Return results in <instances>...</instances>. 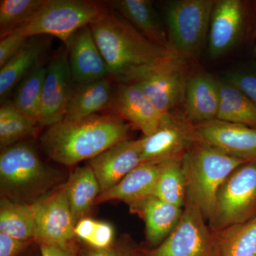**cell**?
<instances>
[{
  "label": "cell",
  "mask_w": 256,
  "mask_h": 256,
  "mask_svg": "<svg viewBox=\"0 0 256 256\" xmlns=\"http://www.w3.org/2000/svg\"><path fill=\"white\" fill-rule=\"evenodd\" d=\"M166 162L142 163L114 188L100 194L96 204L120 201L138 210L143 202L154 196L156 184Z\"/></svg>",
  "instance_id": "cell-17"
},
{
  "label": "cell",
  "mask_w": 256,
  "mask_h": 256,
  "mask_svg": "<svg viewBox=\"0 0 256 256\" xmlns=\"http://www.w3.org/2000/svg\"><path fill=\"white\" fill-rule=\"evenodd\" d=\"M37 124L34 120L20 112L14 104H3L0 108L1 148L5 149L14 146L24 138L33 136Z\"/></svg>",
  "instance_id": "cell-31"
},
{
  "label": "cell",
  "mask_w": 256,
  "mask_h": 256,
  "mask_svg": "<svg viewBox=\"0 0 256 256\" xmlns=\"http://www.w3.org/2000/svg\"></svg>",
  "instance_id": "cell-39"
},
{
  "label": "cell",
  "mask_w": 256,
  "mask_h": 256,
  "mask_svg": "<svg viewBox=\"0 0 256 256\" xmlns=\"http://www.w3.org/2000/svg\"><path fill=\"white\" fill-rule=\"evenodd\" d=\"M130 124L117 114H95L78 120H62L48 127L41 138L50 159L65 166L92 160L128 140Z\"/></svg>",
  "instance_id": "cell-2"
},
{
  "label": "cell",
  "mask_w": 256,
  "mask_h": 256,
  "mask_svg": "<svg viewBox=\"0 0 256 256\" xmlns=\"http://www.w3.org/2000/svg\"><path fill=\"white\" fill-rule=\"evenodd\" d=\"M185 117L193 124L216 119L220 106L218 82L208 74L188 79L184 96Z\"/></svg>",
  "instance_id": "cell-19"
},
{
  "label": "cell",
  "mask_w": 256,
  "mask_h": 256,
  "mask_svg": "<svg viewBox=\"0 0 256 256\" xmlns=\"http://www.w3.org/2000/svg\"><path fill=\"white\" fill-rule=\"evenodd\" d=\"M46 74L47 67L40 65L25 77L16 87L13 102L20 112L38 124Z\"/></svg>",
  "instance_id": "cell-28"
},
{
  "label": "cell",
  "mask_w": 256,
  "mask_h": 256,
  "mask_svg": "<svg viewBox=\"0 0 256 256\" xmlns=\"http://www.w3.org/2000/svg\"><path fill=\"white\" fill-rule=\"evenodd\" d=\"M112 9L156 44L172 50L169 37L150 0H118L110 2Z\"/></svg>",
  "instance_id": "cell-21"
},
{
  "label": "cell",
  "mask_w": 256,
  "mask_h": 256,
  "mask_svg": "<svg viewBox=\"0 0 256 256\" xmlns=\"http://www.w3.org/2000/svg\"><path fill=\"white\" fill-rule=\"evenodd\" d=\"M220 92L217 120L256 128V106L238 88L226 80H217Z\"/></svg>",
  "instance_id": "cell-24"
},
{
  "label": "cell",
  "mask_w": 256,
  "mask_h": 256,
  "mask_svg": "<svg viewBox=\"0 0 256 256\" xmlns=\"http://www.w3.org/2000/svg\"><path fill=\"white\" fill-rule=\"evenodd\" d=\"M256 215V160H254L239 166L220 186L210 227L217 233Z\"/></svg>",
  "instance_id": "cell-6"
},
{
  "label": "cell",
  "mask_w": 256,
  "mask_h": 256,
  "mask_svg": "<svg viewBox=\"0 0 256 256\" xmlns=\"http://www.w3.org/2000/svg\"><path fill=\"white\" fill-rule=\"evenodd\" d=\"M193 134L195 143L246 162L256 160V128L215 119L194 124Z\"/></svg>",
  "instance_id": "cell-12"
},
{
  "label": "cell",
  "mask_w": 256,
  "mask_h": 256,
  "mask_svg": "<svg viewBox=\"0 0 256 256\" xmlns=\"http://www.w3.org/2000/svg\"><path fill=\"white\" fill-rule=\"evenodd\" d=\"M110 108L131 126L142 131L144 137L158 130L163 118L142 90L132 82L119 84Z\"/></svg>",
  "instance_id": "cell-16"
},
{
  "label": "cell",
  "mask_w": 256,
  "mask_h": 256,
  "mask_svg": "<svg viewBox=\"0 0 256 256\" xmlns=\"http://www.w3.org/2000/svg\"><path fill=\"white\" fill-rule=\"evenodd\" d=\"M142 212L146 236L152 246H160L174 230L182 216L183 208L150 197L138 208Z\"/></svg>",
  "instance_id": "cell-23"
},
{
  "label": "cell",
  "mask_w": 256,
  "mask_h": 256,
  "mask_svg": "<svg viewBox=\"0 0 256 256\" xmlns=\"http://www.w3.org/2000/svg\"><path fill=\"white\" fill-rule=\"evenodd\" d=\"M248 162L212 146L195 143L183 160L188 190L206 220L213 214L220 186L236 170Z\"/></svg>",
  "instance_id": "cell-3"
},
{
  "label": "cell",
  "mask_w": 256,
  "mask_h": 256,
  "mask_svg": "<svg viewBox=\"0 0 256 256\" xmlns=\"http://www.w3.org/2000/svg\"><path fill=\"white\" fill-rule=\"evenodd\" d=\"M186 194L188 184L183 168V160L166 162L156 184L154 197L182 208Z\"/></svg>",
  "instance_id": "cell-30"
},
{
  "label": "cell",
  "mask_w": 256,
  "mask_h": 256,
  "mask_svg": "<svg viewBox=\"0 0 256 256\" xmlns=\"http://www.w3.org/2000/svg\"><path fill=\"white\" fill-rule=\"evenodd\" d=\"M226 80L238 88L256 106V73L236 70L227 74Z\"/></svg>",
  "instance_id": "cell-33"
},
{
  "label": "cell",
  "mask_w": 256,
  "mask_h": 256,
  "mask_svg": "<svg viewBox=\"0 0 256 256\" xmlns=\"http://www.w3.org/2000/svg\"><path fill=\"white\" fill-rule=\"evenodd\" d=\"M28 37L24 36L20 32L1 38L0 42V68L4 67L10 60L18 54L20 50L26 44Z\"/></svg>",
  "instance_id": "cell-32"
},
{
  "label": "cell",
  "mask_w": 256,
  "mask_h": 256,
  "mask_svg": "<svg viewBox=\"0 0 256 256\" xmlns=\"http://www.w3.org/2000/svg\"><path fill=\"white\" fill-rule=\"evenodd\" d=\"M31 242L18 240L0 232V256H18Z\"/></svg>",
  "instance_id": "cell-35"
},
{
  "label": "cell",
  "mask_w": 256,
  "mask_h": 256,
  "mask_svg": "<svg viewBox=\"0 0 256 256\" xmlns=\"http://www.w3.org/2000/svg\"><path fill=\"white\" fill-rule=\"evenodd\" d=\"M244 3L239 0L216 2L210 28V54L220 57L235 46L245 24Z\"/></svg>",
  "instance_id": "cell-18"
},
{
  "label": "cell",
  "mask_w": 256,
  "mask_h": 256,
  "mask_svg": "<svg viewBox=\"0 0 256 256\" xmlns=\"http://www.w3.org/2000/svg\"><path fill=\"white\" fill-rule=\"evenodd\" d=\"M73 82L66 50L56 56L47 67L38 118L40 126L50 127L65 118L73 95Z\"/></svg>",
  "instance_id": "cell-13"
},
{
  "label": "cell",
  "mask_w": 256,
  "mask_h": 256,
  "mask_svg": "<svg viewBox=\"0 0 256 256\" xmlns=\"http://www.w3.org/2000/svg\"><path fill=\"white\" fill-rule=\"evenodd\" d=\"M142 163L139 140H128L90 160L89 166L95 173L102 194L114 188Z\"/></svg>",
  "instance_id": "cell-15"
},
{
  "label": "cell",
  "mask_w": 256,
  "mask_h": 256,
  "mask_svg": "<svg viewBox=\"0 0 256 256\" xmlns=\"http://www.w3.org/2000/svg\"><path fill=\"white\" fill-rule=\"evenodd\" d=\"M114 90L108 78L74 88L66 114L63 120H78L110 108Z\"/></svg>",
  "instance_id": "cell-22"
},
{
  "label": "cell",
  "mask_w": 256,
  "mask_h": 256,
  "mask_svg": "<svg viewBox=\"0 0 256 256\" xmlns=\"http://www.w3.org/2000/svg\"><path fill=\"white\" fill-rule=\"evenodd\" d=\"M35 216L32 204L3 198L0 206V232L18 240H34Z\"/></svg>",
  "instance_id": "cell-27"
},
{
  "label": "cell",
  "mask_w": 256,
  "mask_h": 256,
  "mask_svg": "<svg viewBox=\"0 0 256 256\" xmlns=\"http://www.w3.org/2000/svg\"><path fill=\"white\" fill-rule=\"evenodd\" d=\"M193 126L185 116H164L156 132L139 140L142 163L182 161L195 144Z\"/></svg>",
  "instance_id": "cell-10"
},
{
  "label": "cell",
  "mask_w": 256,
  "mask_h": 256,
  "mask_svg": "<svg viewBox=\"0 0 256 256\" xmlns=\"http://www.w3.org/2000/svg\"><path fill=\"white\" fill-rule=\"evenodd\" d=\"M86 256H121L114 250H96L94 252H90Z\"/></svg>",
  "instance_id": "cell-38"
},
{
  "label": "cell",
  "mask_w": 256,
  "mask_h": 256,
  "mask_svg": "<svg viewBox=\"0 0 256 256\" xmlns=\"http://www.w3.org/2000/svg\"><path fill=\"white\" fill-rule=\"evenodd\" d=\"M188 82L183 60L175 57L132 84L142 90L164 117L172 114L184 100Z\"/></svg>",
  "instance_id": "cell-11"
},
{
  "label": "cell",
  "mask_w": 256,
  "mask_h": 256,
  "mask_svg": "<svg viewBox=\"0 0 256 256\" xmlns=\"http://www.w3.org/2000/svg\"><path fill=\"white\" fill-rule=\"evenodd\" d=\"M114 238L112 226L105 222H97L95 230L87 244L96 250H106L110 246Z\"/></svg>",
  "instance_id": "cell-34"
},
{
  "label": "cell",
  "mask_w": 256,
  "mask_h": 256,
  "mask_svg": "<svg viewBox=\"0 0 256 256\" xmlns=\"http://www.w3.org/2000/svg\"><path fill=\"white\" fill-rule=\"evenodd\" d=\"M50 172L38 153L24 143L5 148L0 156L2 190L18 202L37 195L50 182Z\"/></svg>",
  "instance_id": "cell-7"
},
{
  "label": "cell",
  "mask_w": 256,
  "mask_h": 256,
  "mask_svg": "<svg viewBox=\"0 0 256 256\" xmlns=\"http://www.w3.org/2000/svg\"><path fill=\"white\" fill-rule=\"evenodd\" d=\"M105 4L90 0H46L34 18L20 32L28 38L56 37L68 44L76 32L90 26L106 10Z\"/></svg>",
  "instance_id": "cell-4"
},
{
  "label": "cell",
  "mask_w": 256,
  "mask_h": 256,
  "mask_svg": "<svg viewBox=\"0 0 256 256\" xmlns=\"http://www.w3.org/2000/svg\"><path fill=\"white\" fill-rule=\"evenodd\" d=\"M46 0H2L0 37L22 30L34 18Z\"/></svg>",
  "instance_id": "cell-29"
},
{
  "label": "cell",
  "mask_w": 256,
  "mask_h": 256,
  "mask_svg": "<svg viewBox=\"0 0 256 256\" xmlns=\"http://www.w3.org/2000/svg\"><path fill=\"white\" fill-rule=\"evenodd\" d=\"M42 256H76L74 250L63 248L56 246L40 245Z\"/></svg>",
  "instance_id": "cell-37"
},
{
  "label": "cell",
  "mask_w": 256,
  "mask_h": 256,
  "mask_svg": "<svg viewBox=\"0 0 256 256\" xmlns=\"http://www.w3.org/2000/svg\"><path fill=\"white\" fill-rule=\"evenodd\" d=\"M32 205L36 224L34 240L40 245L74 250L76 222L70 210L66 183Z\"/></svg>",
  "instance_id": "cell-9"
},
{
  "label": "cell",
  "mask_w": 256,
  "mask_h": 256,
  "mask_svg": "<svg viewBox=\"0 0 256 256\" xmlns=\"http://www.w3.org/2000/svg\"><path fill=\"white\" fill-rule=\"evenodd\" d=\"M216 4L214 0H178L168 4L165 12L172 50L180 60L200 52Z\"/></svg>",
  "instance_id": "cell-5"
},
{
  "label": "cell",
  "mask_w": 256,
  "mask_h": 256,
  "mask_svg": "<svg viewBox=\"0 0 256 256\" xmlns=\"http://www.w3.org/2000/svg\"><path fill=\"white\" fill-rule=\"evenodd\" d=\"M90 26L110 77L120 84L136 82L161 64L178 57L172 50L148 40L114 10H106Z\"/></svg>",
  "instance_id": "cell-1"
},
{
  "label": "cell",
  "mask_w": 256,
  "mask_h": 256,
  "mask_svg": "<svg viewBox=\"0 0 256 256\" xmlns=\"http://www.w3.org/2000/svg\"><path fill=\"white\" fill-rule=\"evenodd\" d=\"M184 207L174 230L149 256H216L215 234L188 190Z\"/></svg>",
  "instance_id": "cell-8"
},
{
  "label": "cell",
  "mask_w": 256,
  "mask_h": 256,
  "mask_svg": "<svg viewBox=\"0 0 256 256\" xmlns=\"http://www.w3.org/2000/svg\"><path fill=\"white\" fill-rule=\"evenodd\" d=\"M48 38L44 36L28 38L14 58L0 70V98H6L20 82L35 68L48 50Z\"/></svg>",
  "instance_id": "cell-20"
},
{
  "label": "cell",
  "mask_w": 256,
  "mask_h": 256,
  "mask_svg": "<svg viewBox=\"0 0 256 256\" xmlns=\"http://www.w3.org/2000/svg\"><path fill=\"white\" fill-rule=\"evenodd\" d=\"M214 234L216 256H256V215Z\"/></svg>",
  "instance_id": "cell-26"
},
{
  "label": "cell",
  "mask_w": 256,
  "mask_h": 256,
  "mask_svg": "<svg viewBox=\"0 0 256 256\" xmlns=\"http://www.w3.org/2000/svg\"><path fill=\"white\" fill-rule=\"evenodd\" d=\"M96 224V220L89 218L79 220L75 227L76 236L87 242L95 230Z\"/></svg>",
  "instance_id": "cell-36"
},
{
  "label": "cell",
  "mask_w": 256,
  "mask_h": 256,
  "mask_svg": "<svg viewBox=\"0 0 256 256\" xmlns=\"http://www.w3.org/2000/svg\"><path fill=\"white\" fill-rule=\"evenodd\" d=\"M68 62L77 85L107 78L109 69L90 26L79 30L66 45Z\"/></svg>",
  "instance_id": "cell-14"
},
{
  "label": "cell",
  "mask_w": 256,
  "mask_h": 256,
  "mask_svg": "<svg viewBox=\"0 0 256 256\" xmlns=\"http://www.w3.org/2000/svg\"><path fill=\"white\" fill-rule=\"evenodd\" d=\"M66 185L70 210L77 224L96 203L100 194V185L89 165L77 168Z\"/></svg>",
  "instance_id": "cell-25"
}]
</instances>
